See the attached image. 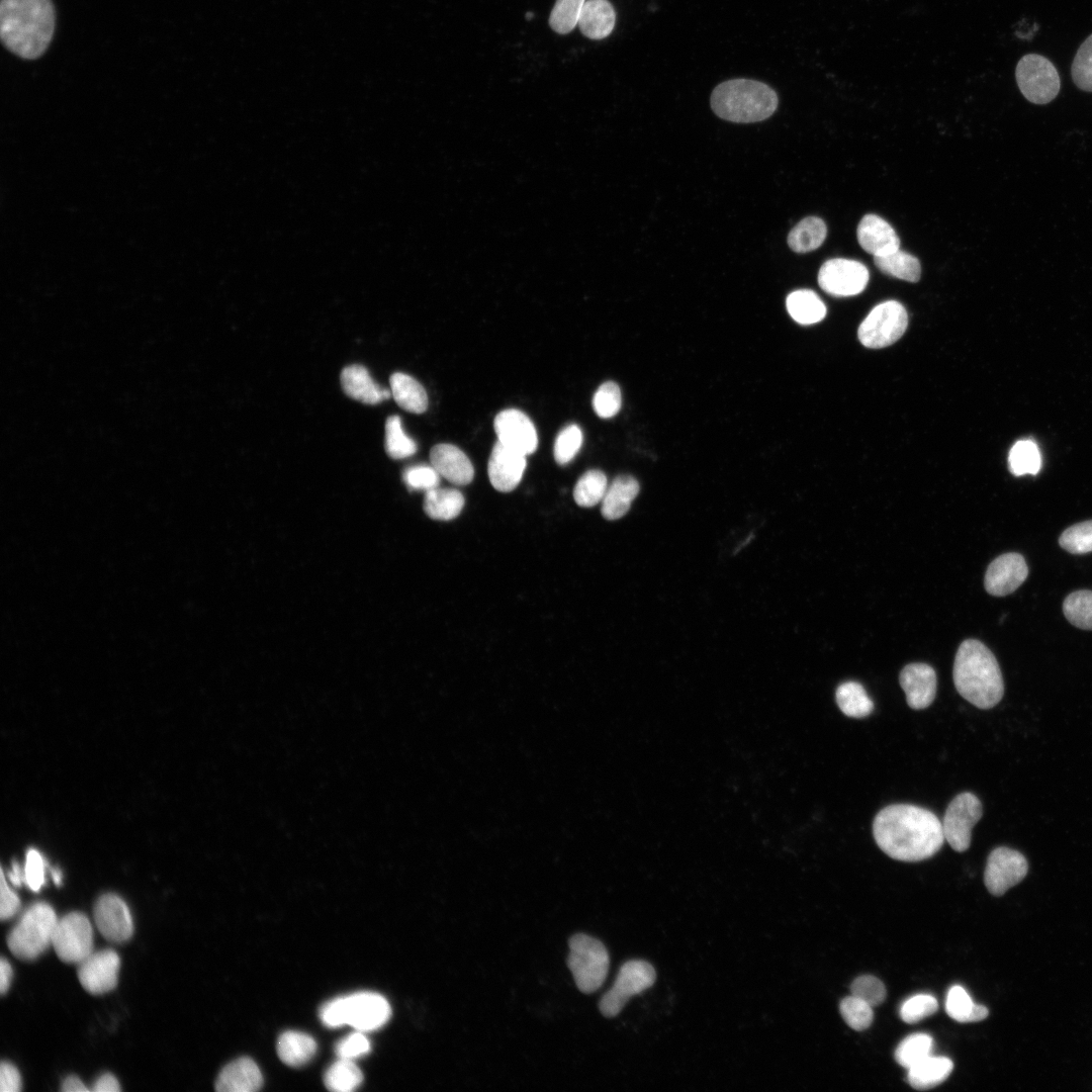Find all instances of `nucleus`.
<instances>
[{
    "instance_id": "obj_14",
    "label": "nucleus",
    "mask_w": 1092,
    "mask_h": 1092,
    "mask_svg": "<svg viewBox=\"0 0 1092 1092\" xmlns=\"http://www.w3.org/2000/svg\"><path fill=\"white\" fill-rule=\"evenodd\" d=\"M1027 871L1028 863L1021 852L1000 846L993 849L988 856L984 883L992 895L1001 896L1009 888L1020 883Z\"/></svg>"
},
{
    "instance_id": "obj_30",
    "label": "nucleus",
    "mask_w": 1092,
    "mask_h": 1092,
    "mask_svg": "<svg viewBox=\"0 0 1092 1092\" xmlns=\"http://www.w3.org/2000/svg\"><path fill=\"white\" fill-rule=\"evenodd\" d=\"M464 503V496L459 490L435 487L426 491L424 510L434 520L449 521L461 513Z\"/></svg>"
},
{
    "instance_id": "obj_46",
    "label": "nucleus",
    "mask_w": 1092,
    "mask_h": 1092,
    "mask_svg": "<svg viewBox=\"0 0 1092 1092\" xmlns=\"http://www.w3.org/2000/svg\"><path fill=\"white\" fill-rule=\"evenodd\" d=\"M1071 73L1077 87L1092 92V34L1078 49Z\"/></svg>"
},
{
    "instance_id": "obj_15",
    "label": "nucleus",
    "mask_w": 1092,
    "mask_h": 1092,
    "mask_svg": "<svg viewBox=\"0 0 1092 1092\" xmlns=\"http://www.w3.org/2000/svg\"><path fill=\"white\" fill-rule=\"evenodd\" d=\"M120 959L113 949L93 951L78 967V979L83 988L95 995L113 990L118 981Z\"/></svg>"
},
{
    "instance_id": "obj_29",
    "label": "nucleus",
    "mask_w": 1092,
    "mask_h": 1092,
    "mask_svg": "<svg viewBox=\"0 0 1092 1092\" xmlns=\"http://www.w3.org/2000/svg\"><path fill=\"white\" fill-rule=\"evenodd\" d=\"M316 1052V1042L308 1034L288 1030L283 1032L277 1041V1053L280 1060L291 1067L306 1064Z\"/></svg>"
},
{
    "instance_id": "obj_16",
    "label": "nucleus",
    "mask_w": 1092,
    "mask_h": 1092,
    "mask_svg": "<svg viewBox=\"0 0 1092 1092\" xmlns=\"http://www.w3.org/2000/svg\"><path fill=\"white\" fill-rule=\"evenodd\" d=\"M93 916L100 933L112 942H124L133 933L130 911L115 894H104L96 901Z\"/></svg>"
},
{
    "instance_id": "obj_10",
    "label": "nucleus",
    "mask_w": 1092,
    "mask_h": 1092,
    "mask_svg": "<svg viewBox=\"0 0 1092 1092\" xmlns=\"http://www.w3.org/2000/svg\"><path fill=\"white\" fill-rule=\"evenodd\" d=\"M655 979L656 973L650 963L643 960L627 961L621 966L612 988L600 1000L601 1013L606 1017L618 1015L632 996L650 988Z\"/></svg>"
},
{
    "instance_id": "obj_53",
    "label": "nucleus",
    "mask_w": 1092,
    "mask_h": 1092,
    "mask_svg": "<svg viewBox=\"0 0 1092 1092\" xmlns=\"http://www.w3.org/2000/svg\"><path fill=\"white\" fill-rule=\"evenodd\" d=\"M1 903L0 918L2 920L12 918L20 909L21 903L18 896L8 886L4 872L1 870Z\"/></svg>"
},
{
    "instance_id": "obj_59",
    "label": "nucleus",
    "mask_w": 1092,
    "mask_h": 1092,
    "mask_svg": "<svg viewBox=\"0 0 1092 1092\" xmlns=\"http://www.w3.org/2000/svg\"><path fill=\"white\" fill-rule=\"evenodd\" d=\"M52 876L56 885H60L62 882V875L59 870H52Z\"/></svg>"
},
{
    "instance_id": "obj_41",
    "label": "nucleus",
    "mask_w": 1092,
    "mask_h": 1092,
    "mask_svg": "<svg viewBox=\"0 0 1092 1092\" xmlns=\"http://www.w3.org/2000/svg\"><path fill=\"white\" fill-rule=\"evenodd\" d=\"M1063 612L1074 626L1092 630V592L1078 590L1069 595L1064 601Z\"/></svg>"
},
{
    "instance_id": "obj_51",
    "label": "nucleus",
    "mask_w": 1092,
    "mask_h": 1092,
    "mask_svg": "<svg viewBox=\"0 0 1092 1092\" xmlns=\"http://www.w3.org/2000/svg\"><path fill=\"white\" fill-rule=\"evenodd\" d=\"M335 1051L339 1058L354 1060L369 1053L370 1042L363 1031L358 1030L343 1037Z\"/></svg>"
},
{
    "instance_id": "obj_57",
    "label": "nucleus",
    "mask_w": 1092,
    "mask_h": 1092,
    "mask_svg": "<svg viewBox=\"0 0 1092 1092\" xmlns=\"http://www.w3.org/2000/svg\"><path fill=\"white\" fill-rule=\"evenodd\" d=\"M61 1090L63 1092H86V1091H89V1089L84 1085V1083L76 1076L67 1077L62 1083Z\"/></svg>"
},
{
    "instance_id": "obj_60",
    "label": "nucleus",
    "mask_w": 1092,
    "mask_h": 1092,
    "mask_svg": "<svg viewBox=\"0 0 1092 1092\" xmlns=\"http://www.w3.org/2000/svg\"><path fill=\"white\" fill-rule=\"evenodd\" d=\"M532 16H533V14H532V13H528V14H526V18H527V19H530V18H531Z\"/></svg>"
},
{
    "instance_id": "obj_37",
    "label": "nucleus",
    "mask_w": 1092,
    "mask_h": 1092,
    "mask_svg": "<svg viewBox=\"0 0 1092 1092\" xmlns=\"http://www.w3.org/2000/svg\"><path fill=\"white\" fill-rule=\"evenodd\" d=\"M608 486L607 476L603 471L588 470L577 480L573 489V498L580 507H594L603 500Z\"/></svg>"
},
{
    "instance_id": "obj_50",
    "label": "nucleus",
    "mask_w": 1092,
    "mask_h": 1092,
    "mask_svg": "<svg viewBox=\"0 0 1092 1092\" xmlns=\"http://www.w3.org/2000/svg\"><path fill=\"white\" fill-rule=\"evenodd\" d=\"M440 474L432 465H415L403 471L402 478L412 490H430L438 487Z\"/></svg>"
},
{
    "instance_id": "obj_17",
    "label": "nucleus",
    "mask_w": 1092,
    "mask_h": 1092,
    "mask_svg": "<svg viewBox=\"0 0 1092 1092\" xmlns=\"http://www.w3.org/2000/svg\"><path fill=\"white\" fill-rule=\"evenodd\" d=\"M498 441L505 446L527 456L538 446L536 428L530 418L516 408L499 412L493 421Z\"/></svg>"
},
{
    "instance_id": "obj_33",
    "label": "nucleus",
    "mask_w": 1092,
    "mask_h": 1092,
    "mask_svg": "<svg viewBox=\"0 0 1092 1092\" xmlns=\"http://www.w3.org/2000/svg\"><path fill=\"white\" fill-rule=\"evenodd\" d=\"M945 1010L950 1018L963 1023L981 1021L989 1014L987 1007L974 1003L969 993L959 985L948 990Z\"/></svg>"
},
{
    "instance_id": "obj_38",
    "label": "nucleus",
    "mask_w": 1092,
    "mask_h": 1092,
    "mask_svg": "<svg viewBox=\"0 0 1092 1092\" xmlns=\"http://www.w3.org/2000/svg\"><path fill=\"white\" fill-rule=\"evenodd\" d=\"M1010 472L1016 476L1036 474L1041 466V457L1036 444L1030 440L1016 442L1008 456Z\"/></svg>"
},
{
    "instance_id": "obj_19",
    "label": "nucleus",
    "mask_w": 1092,
    "mask_h": 1092,
    "mask_svg": "<svg viewBox=\"0 0 1092 1092\" xmlns=\"http://www.w3.org/2000/svg\"><path fill=\"white\" fill-rule=\"evenodd\" d=\"M527 466L526 456L497 441L488 459L487 473L491 485L509 492L520 483Z\"/></svg>"
},
{
    "instance_id": "obj_6",
    "label": "nucleus",
    "mask_w": 1092,
    "mask_h": 1092,
    "mask_svg": "<svg viewBox=\"0 0 1092 1092\" xmlns=\"http://www.w3.org/2000/svg\"><path fill=\"white\" fill-rule=\"evenodd\" d=\"M57 922L50 904L36 902L30 905L7 935L10 951L23 961L35 960L52 944Z\"/></svg>"
},
{
    "instance_id": "obj_55",
    "label": "nucleus",
    "mask_w": 1092,
    "mask_h": 1092,
    "mask_svg": "<svg viewBox=\"0 0 1092 1092\" xmlns=\"http://www.w3.org/2000/svg\"><path fill=\"white\" fill-rule=\"evenodd\" d=\"M121 1088L117 1079L109 1073L101 1075L94 1083L92 1091L94 1092H118Z\"/></svg>"
},
{
    "instance_id": "obj_31",
    "label": "nucleus",
    "mask_w": 1092,
    "mask_h": 1092,
    "mask_svg": "<svg viewBox=\"0 0 1092 1092\" xmlns=\"http://www.w3.org/2000/svg\"><path fill=\"white\" fill-rule=\"evenodd\" d=\"M788 312L801 325L819 323L826 315V306L812 290L800 289L790 293L786 300Z\"/></svg>"
},
{
    "instance_id": "obj_44",
    "label": "nucleus",
    "mask_w": 1092,
    "mask_h": 1092,
    "mask_svg": "<svg viewBox=\"0 0 1092 1092\" xmlns=\"http://www.w3.org/2000/svg\"><path fill=\"white\" fill-rule=\"evenodd\" d=\"M840 1014L844 1021L857 1031L867 1029L874 1019L873 1007L853 995L841 1001Z\"/></svg>"
},
{
    "instance_id": "obj_5",
    "label": "nucleus",
    "mask_w": 1092,
    "mask_h": 1092,
    "mask_svg": "<svg viewBox=\"0 0 1092 1092\" xmlns=\"http://www.w3.org/2000/svg\"><path fill=\"white\" fill-rule=\"evenodd\" d=\"M391 1014L388 1001L380 994L358 992L335 998L324 1004L320 1018L328 1027L350 1025L359 1031H371L384 1025Z\"/></svg>"
},
{
    "instance_id": "obj_2",
    "label": "nucleus",
    "mask_w": 1092,
    "mask_h": 1092,
    "mask_svg": "<svg viewBox=\"0 0 1092 1092\" xmlns=\"http://www.w3.org/2000/svg\"><path fill=\"white\" fill-rule=\"evenodd\" d=\"M55 30L51 0H1L0 35L16 56L33 60L48 49Z\"/></svg>"
},
{
    "instance_id": "obj_11",
    "label": "nucleus",
    "mask_w": 1092,
    "mask_h": 1092,
    "mask_svg": "<svg viewBox=\"0 0 1092 1092\" xmlns=\"http://www.w3.org/2000/svg\"><path fill=\"white\" fill-rule=\"evenodd\" d=\"M52 945L61 961L80 964L93 952V929L87 916L71 912L58 919Z\"/></svg>"
},
{
    "instance_id": "obj_8",
    "label": "nucleus",
    "mask_w": 1092,
    "mask_h": 1092,
    "mask_svg": "<svg viewBox=\"0 0 1092 1092\" xmlns=\"http://www.w3.org/2000/svg\"><path fill=\"white\" fill-rule=\"evenodd\" d=\"M1015 77L1019 90L1031 103L1046 104L1060 92L1059 73L1045 57L1025 55L1016 66Z\"/></svg>"
},
{
    "instance_id": "obj_13",
    "label": "nucleus",
    "mask_w": 1092,
    "mask_h": 1092,
    "mask_svg": "<svg viewBox=\"0 0 1092 1092\" xmlns=\"http://www.w3.org/2000/svg\"><path fill=\"white\" fill-rule=\"evenodd\" d=\"M869 281L867 267L855 260H827L818 273L819 286L833 296H853L860 293Z\"/></svg>"
},
{
    "instance_id": "obj_43",
    "label": "nucleus",
    "mask_w": 1092,
    "mask_h": 1092,
    "mask_svg": "<svg viewBox=\"0 0 1092 1092\" xmlns=\"http://www.w3.org/2000/svg\"><path fill=\"white\" fill-rule=\"evenodd\" d=\"M582 440V432L577 425L571 424L564 427L554 442L553 454L556 463L559 465L569 463L579 451Z\"/></svg>"
},
{
    "instance_id": "obj_26",
    "label": "nucleus",
    "mask_w": 1092,
    "mask_h": 1092,
    "mask_svg": "<svg viewBox=\"0 0 1092 1092\" xmlns=\"http://www.w3.org/2000/svg\"><path fill=\"white\" fill-rule=\"evenodd\" d=\"M640 486L631 475H619L608 486L602 500V515L607 520H617L626 515L637 496Z\"/></svg>"
},
{
    "instance_id": "obj_58",
    "label": "nucleus",
    "mask_w": 1092,
    "mask_h": 1092,
    "mask_svg": "<svg viewBox=\"0 0 1092 1092\" xmlns=\"http://www.w3.org/2000/svg\"><path fill=\"white\" fill-rule=\"evenodd\" d=\"M8 878L14 886H20L25 882L24 871H21L17 862H13L12 871L9 873Z\"/></svg>"
},
{
    "instance_id": "obj_28",
    "label": "nucleus",
    "mask_w": 1092,
    "mask_h": 1092,
    "mask_svg": "<svg viewBox=\"0 0 1092 1092\" xmlns=\"http://www.w3.org/2000/svg\"><path fill=\"white\" fill-rule=\"evenodd\" d=\"M391 394L404 411L423 414L428 408V395L423 385L414 377L395 372L389 378Z\"/></svg>"
},
{
    "instance_id": "obj_34",
    "label": "nucleus",
    "mask_w": 1092,
    "mask_h": 1092,
    "mask_svg": "<svg viewBox=\"0 0 1092 1092\" xmlns=\"http://www.w3.org/2000/svg\"><path fill=\"white\" fill-rule=\"evenodd\" d=\"M835 699L841 712L851 718L867 717L874 710L873 701L856 681H845L838 686Z\"/></svg>"
},
{
    "instance_id": "obj_9",
    "label": "nucleus",
    "mask_w": 1092,
    "mask_h": 1092,
    "mask_svg": "<svg viewBox=\"0 0 1092 1092\" xmlns=\"http://www.w3.org/2000/svg\"><path fill=\"white\" fill-rule=\"evenodd\" d=\"M905 307L896 300L875 306L858 328L860 343L873 349L885 348L898 341L907 329Z\"/></svg>"
},
{
    "instance_id": "obj_39",
    "label": "nucleus",
    "mask_w": 1092,
    "mask_h": 1092,
    "mask_svg": "<svg viewBox=\"0 0 1092 1092\" xmlns=\"http://www.w3.org/2000/svg\"><path fill=\"white\" fill-rule=\"evenodd\" d=\"M384 447L392 459L407 458L417 452V444L403 432L398 416H390L386 420Z\"/></svg>"
},
{
    "instance_id": "obj_32",
    "label": "nucleus",
    "mask_w": 1092,
    "mask_h": 1092,
    "mask_svg": "<svg viewBox=\"0 0 1092 1092\" xmlns=\"http://www.w3.org/2000/svg\"><path fill=\"white\" fill-rule=\"evenodd\" d=\"M826 234L827 228L821 218L808 216L791 230L788 245L796 253H808L822 245Z\"/></svg>"
},
{
    "instance_id": "obj_54",
    "label": "nucleus",
    "mask_w": 1092,
    "mask_h": 1092,
    "mask_svg": "<svg viewBox=\"0 0 1092 1092\" xmlns=\"http://www.w3.org/2000/svg\"><path fill=\"white\" fill-rule=\"evenodd\" d=\"M22 1082L18 1069L7 1061H2L0 1066V1091L18 1092Z\"/></svg>"
},
{
    "instance_id": "obj_7",
    "label": "nucleus",
    "mask_w": 1092,
    "mask_h": 1092,
    "mask_svg": "<svg viewBox=\"0 0 1092 1092\" xmlns=\"http://www.w3.org/2000/svg\"><path fill=\"white\" fill-rule=\"evenodd\" d=\"M567 965L577 988L583 993L597 991L605 982L609 970V953L597 938L577 933L569 939Z\"/></svg>"
},
{
    "instance_id": "obj_18",
    "label": "nucleus",
    "mask_w": 1092,
    "mask_h": 1092,
    "mask_svg": "<svg viewBox=\"0 0 1092 1092\" xmlns=\"http://www.w3.org/2000/svg\"><path fill=\"white\" fill-rule=\"evenodd\" d=\"M1028 575V567L1019 553H1005L995 558L987 568L984 585L988 594L1007 596L1016 590Z\"/></svg>"
},
{
    "instance_id": "obj_21",
    "label": "nucleus",
    "mask_w": 1092,
    "mask_h": 1092,
    "mask_svg": "<svg viewBox=\"0 0 1092 1092\" xmlns=\"http://www.w3.org/2000/svg\"><path fill=\"white\" fill-rule=\"evenodd\" d=\"M856 237L860 247L874 257L887 256L900 247L892 225L876 214H867L859 221Z\"/></svg>"
},
{
    "instance_id": "obj_36",
    "label": "nucleus",
    "mask_w": 1092,
    "mask_h": 1092,
    "mask_svg": "<svg viewBox=\"0 0 1092 1092\" xmlns=\"http://www.w3.org/2000/svg\"><path fill=\"white\" fill-rule=\"evenodd\" d=\"M363 1081V1074L353 1060L339 1058L326 1071L324 1083L335 1092H350L358 1088Z\"/></svg>"
},
{
    "instance_id": "obj_42",
    "label": "nucleus",
    "mask_w": 1092,
    "mask_h": 1092,
    "mask_svg": "<svg viewBox=\"0 0 1092 1092\" xmlns=\"http://www.w3.org/2000/svg\"><path fill=\"white\" fill-rule=\"evenodd\" d=\"M585 0H556L550 13L549 23L553 30L565 34L578 23Z\"/></svg>"
},
{
    "instance_id": "obj_48",
    "label": "nucleus",
    "mask_w": 1092,
    "mask_h": 1092,
    "mask_svg": "<svg viewBox=\"0 0 1092 1092\" xmlns=\"http://www.w3.org/2000/svg\"><path fill=\"white\" fill-rule=\"evenodd\" d=\"M937 1000L928 994H918L907 999L900 1009V1016L906 1023H916L936 1012Z\"/></svg>"
},
{
    "instance_id": "obj_52",
    "label": "nucleus",
    "mask_w": 1092,
    "mask_h": 1092,
    "mask_svg": "<svg viewBox=\"0 0 1092 1092\" xmlns=\"http://www.w3.org/2000/svg\"><path fill=\"white\" fill-rule=\"evenodd\" d=\"M25 884L33 892H38L44 884V862L41 854L34 848L26 853L24 867Z\"/></svg>"
},
{
    "instance_id": "obj_47",
    "label": "nucleus",
    "mask_w": 1092,
    "mask_h": 1092,
    "mask_svg": "<svg viewBox=\"0 0 1092 1092\" xmlns=\"http://www.w3.org/2000/svg\"><path fill=\"white\" fill-rule=\"evenodd\" d=\"M621 405V390L618 384L613 381L603 383L594 394L593 407L602 419H610L616 416Z\"/></svg>"
},
{
    "instance_id": "obj_40",
    "label": "nucleus",
    "mask_w": 1092,
    "mask_h": 1092,
    "mask_svg": "<svg viewBox=\"0 0 1092 1092\" xmlns=\"http://www.w3.org/2000/svg\"><path fill=\"white\" fill-rule=\"evenodd\" d=\"M932 1037L926 1033H914L904 1038L895 1052L896 1062L909 1069L931 1055Z\"/></svg>"
},
{
    "instance_id": "obj_56",
    "label": "nucleus",
    "mask_w": 1092,
    "mask_h": 1092,
    "mask_svg": "<svg viewBox=\"0 0 1092 1092\" xmlns=\"http://www.w3.org/2000/svg\"><path fill=\"white\" fill-rule=\"evenodd\" d=\"M12 979V968L9 962L5 958H1L0 961V991L4 995L10 986Z\"/></svg>"
},
{
    "instance_id": "obj_23",
    "label": "nucleus",
    "mask_w": 1092,
    "mask_h": 1092,
    "mask_svg": "<svg viewBox=\"0 0 1092 1092\" xmlns=\"http://www.w3.org/2000/svg\"><path fill=\"white\" fill-rule=\"evenodd\" d=\"M263 1077L259 1067L250 1058H240L228 1064L215 1081L219 1092H254L261 1088Z\"/></svg>"
},
{
    "instance_id": "obj_22",
    "label": "nucleus",
    "mask_w": 1092,
    "mask_h": 1092,
    "mask_svg": "<svg viewBox=\"0 0 1092 1092\" xmlns=\"http://www.w3.org/2000/svg\"><path fill=\"white\" fill-rule=\"evenodd\" d=\"M431 465L441 477L456 485H466L474 477L470 459L452 444L435 445L430 452Z\"/></svg>"
},
{
    "instance_id": "obj_49",
    "label": "nucleus",
    "mask_w": 1092,
    "mask_h": 1092,
    "mask_svg": "<svg viewBox=\"0 0 1092 1092\" xmlns=\"http://www.w3.org/2000/svg\"><path fill=\"white\" fill-rule=\"evenodd\" d=\"M851 995L863 1000L872 1007L878 1006L886 998V988L878 978L864 975L856 978L850 986Z\"/></svg>"
},
{
    "instance_id": "obj_25",
    "label": "nucleus",
    "mask_w": 1092,
    "mask_h": 1092,
    "mask_svg": "<svg viewBox=\"0 0 1092 1092\" xmlns=\"http://www.w3.org/2000/svg\"><path fill=\"white\" fill-rule=\"evenodd\" d=\"M616 13L608 0H585L577 25L590 39H603L611 34Z\"/></svg>"
},
{
    "instance_id": "obj_20",
    "label": "nucleus",
    "mask_w": 1092,
    "mask_h": 1092,
    "mask_svg": "<svg viewBox=\"0 0 1092 1092\" xmlns=\"http://www.w3.org/2000/svg\"><path fill=\"white\" fill-rule=\"evenodd\" d=\"M899 682L905 692L907 704L914 710L927 708L935 698L936 673L926 663H910L904 666Z\"/></svg>"
},
{
    "instance_id": "obj_27",
    "label": "nucleus",
    "mask_w": 1092,
    "mask_h": 1092,
    "mask_svg": "<svg viewBox=\"0 0 1092 1092\" xmlns=\"http://www.w3.org/2000/svg\"><path fill=\"white\" fill-rule=\"evenodd\" d=\"M952 1069L948 1058L930 1055L908 1069L907 1081L916 1090H928L944 1082Z\"/></svg>"
},
{
    "instance_id": "obj_24",
    "label": "nucleus",
    "mask_w": 1092,
    "mask_h": 1092,
    "mask_svg": "<svg viewBox=\"0 0 1092 1092\" xmlns=\"http://www.w3.org/2000/svg\"><path fill=\"white\" fill-rule=\"evenodd\" d=\"M340 380L344 392L363 403L376 404L392 395L391 390L375 383L368 370L359 364L345 367Z\"/></svg>"
},
{
    "instance_id": "obj_12",
    "label": "nucleus",
    "mask_w": 1092,
    "mask_h": 1092,
    "mask_svg": "<svg viewBox=\"0 0 1092 1092\" xmlns=\"http://www.w3.org/2000/svg\"><path fill=\"white\" fill-rule=\"evenodd\" d=\"M982 814V803L973 793H961L950 801L941 824L944 840L952 849L963 852L970 847L972 830Z\"/></svg>"
},
{
    "instance_id": "obj_45",
    "label": "nucleus",
    "mask_w": 1092,
    "mask_h": 1092,
    "mask_svg": "<svg viewBox=\"0 0 1092 1092\" xmlns=\"http://www.w3.org/2000/svg\"><path fill=\"white\" fill-rule=\"evenodd\" d=\"M1060 546L1073 554L1092 551V520L1075 524L1066 529L1060 539Z\"/></svg>"
},
{
    "instance_id": "obj_4",
    "label": "nucleus",
    "mask_w": 1092,
    "mask_h": 1092,
    "mask_svg": "<svg viewBox=\"0 0 1092 1092\" xmlns=\"http://www.w3.org/2000/svg\"><path fill=\"white\" fill-rule=\"evenodd\" d=\"M778 95L768 85L750 79H732L715 87L711 107L723 119L749 123L768 118L778 107Z\"/></svg>"
},
{
    "instance_id": "obj_1",
    "label": "nucleus",
    "mask_w": 1092,
    "mask_h": 1092,
    "mask_svg": "<svg viewBox=\"0 0 1092 1092\" xmlns=\"http://www.w3.org/2000/svg\"><path fill=\"white\" fill-rule=\"evenodd\" d=\"M873 835L887 855L910 862L933 856L944 842L938 817L910 804H893L882 809L874 819Z\"/></svg>"
},
{
    "instance_id": "obj_3",
    "label": "nucleus",
    "mask_w": 1092,
    "mask_h": 1092,
    "mask_svg": "<svg viewBox=\"0 0 1092 1092\" xmlns=\"http://www.w3.org/2000/svg\"><path fill=\"white\" fill-rule=\"evenodd\" d=\"M952 677L959 694L980 709L993 708L1003 697L999 664L990 649L978 640L968 639L960 645Z\"/></svg>"
},
{
    "instance_id": "obj_35",
    "label": "nucleus",
    "mask_w": 1092,
    "mask_h": 1092,
    "mask_svg": "<svg viewBox=\"0 0 1092 1092\" xmlns=\"http://www.w3.org/2000/svg\"><path fill=\"white\" fill-rule=\"evenodd\" d=\"M876 266L885 274L917 282L921 275V266L916 257L900 249L882 257H874Z\"/></svg>"
}]
</instances>
